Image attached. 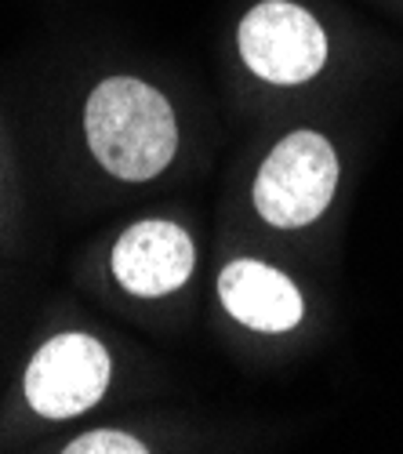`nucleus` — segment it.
Wrapping results in <instances>:
<instances>
[{"label":"nucleus","instance_id":"f257e3e1","mask_svg":"<svg viewBox=\"0 0 403 454\" xmlns=\"http://www.w3.org/2000/svg\"><path fill=\"white\" fill-rule=\"evenodd\" d=\"M84 131L98 164L124 182L157 178L178 149L171 102L135 77H109L91 91Z\"/></svg>","mask_w":403,"mask_h":454},{"label":"nucleus","instance_id":"f03ea898","mask_svg":"<svg viewBox=\"0 0 403 454\" xmlns=\"http://www.w3.org/2000/svg\"><path fill=\"white\" fill-rule=\"evenodd\" d=\"M338 189V157L316 131H291L254 178V207L276 230L316 222Z\"/></svg>","mask_w":403,"mask_h":454},{"label":"nucleus","instance_id":"7ed1b4c3","mask_svg":"<svg viewBox=\"0 0 403 454\" xmlns=\"http://www.w3.org/2000/svg\"><path fill=\"white\" fill-rule=\"evenodd\" d=\"M109 378H113V360H109L105 346L91 334L69 331L55 334L51 342L36 349L26 367L22 389L41 419L62 422L91 411L105 396Z\"/></svg>","mask_w":403,"mask_h":454},{"label":"nucleus","instance_id":"20e7f679","mask_svg":"<svg viewBox=\"0 0 403 454\" xmlns=\"http://www.w3.org/2000/svg\"><path fill=\"white\" fill-rule=\"evenodd\" d=\"M240 59L269 84H306L327 62V36L306 8L266 0L240 22Z\"/></svg>","mask_w":403,"mask_h":454},{"label":"nucleus","instance_id":"39448f33","mask_svg":"<svg viewBox=\"0 0 403 454\" xmlns=\"http://www.w3.org/2000/svg\"><path fill=\"white\" fill-rule=\"evenodd\" d=\"M193 266L197 251L190 233L164 218L135 222L113 247V277L138 298H160L178 291L193 277Z\"/></svg>","mask_w":403,"mask_h":454},{"label":"nucleus","instance_id":"423d86ee","mask_svg":"<svg viewBox=\"0 0 403 454\" xmlns=\"http://www.w3.org/2000/svg\"><path fill=\"white\" fill-rule=\"evenodd\" d=\"M218 294H222V306L233 320L266 334L291 331L306 313L298 287L273 266H262L254 258L229 262L218 277Z\"/></svg>","mask_w":403,"mask_h":454},{"label":"nucleus","instance_id":"0eeeda50","mask_svg":"<svg viewBox=\"0 0 403 454\" xmlns=\"http://www.w3.org/2000/svg\"><path fill=\"white\" fill-rule=\"evenodd\" d=\"M150 447H145L142 440L120 433V429H95V433H84L77 436L66 454H145Z\"/></svg>","mask_w":403,"mask_h":454}]
</instances>
